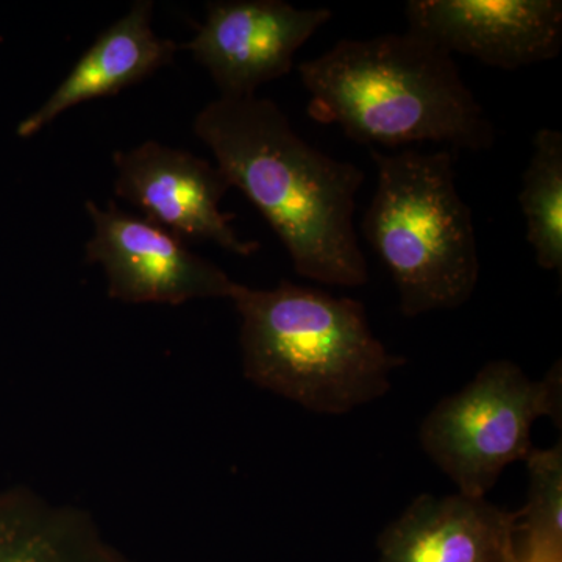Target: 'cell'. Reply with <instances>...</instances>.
<instances>
[{"label": "cell", "mask_w": 562, "mask_h": 562, "mask_svg": "<svg viewBox=\"0 0 562 562\" xmlns=\"http://www.w3.org/2000/svg\"><path fill=\"white\" fill-rule=\"evenodd\" d=\"M231 187L258 210L303 279L364 286L368 261L355 228L364 172L324 154L292 128L271 99L217 98L194 120Z\"/></svg>", "instance_id": "6da1fadb"}, {"label": "cell", "mask_w": 562, "mask_h": 562, "mask_svg": "<svg viewBox=\"0 0 562 562\" xmlns=\"http://www.w3.org/2000/svg\"><path fill=\"white\" fill-rule=\"evenodd\" d=\"M308 114L338 125L355 143L375 149L417 143L454 149L494 146V125L462 79L452 55L416 33L341 40L303 61Z\"/></svg>", "instance_id": "7a4b0ae2"}, {"label": "cell", "mask_w": 562, "mask_h": 562, "mask_svg": "<svg viewBox=\"0 0 562 562\" xmlns=\"http://www.w3.org/2000/svg\"><path fill=\"white\" fill-rule=\"evenodd\" d=\"M243 372L261 390L327 416L384 397L405 358L373 335L361 302L283 280L272 290L239 284Z\"/></svg>", "instance_id": "3957f363"}, {"label": "cell", "mask_w": 562, "mask_h": 562, "mask_svg": "<svg viewBox=\"0 0 562 562\" xmlns=\"http://www.w3.org/2000/svg\"><path fill=\"white\" fill-rule=\"evenodd\" d=\"M371 155L376 190L362 233L394 280L403 316L460 308L479 284L480 255L452 150Z\"/></svg>", "instance_id": "277c9868"}, {"label": "cell", "mask_w": 562, "mask_h": 562, "mask_svg": "<svg viewBox=\"0 0 562 562\" xmlns=\"http://www.w3.org/2000/svg\"><path fill=\"white\" fill-rule=\"evenodd\" d=\"M562 371L558 360L543 380H531L509 360L484 364L457 394L443 397L419 428L424 452L460 494L486 497L503 471L535 449L541 417L561 425Z\"/></svg>", "instance_id": "5b68a950"}, {"label": "cell", "mask_w": 562, "mask_h": 562, "mask_svg": "<svg viewBox=\"0 0 562 562\" xmlns=\"http://www.w3.org/2000/svg\"><path fill=\"white\" fill-rule=\"evenodd\" d=\"M92 236L87 260L101 266L114 301L183 305L199 299H232L236 283L183 239L160 225L117 209L88 201Z\"/></svg>", "instance_id": "8992f818"}, {"label": "cell", "mask_w": 562, "mask_h": 562, "mask_svg": "<svg viewBox=\"0 0 562 562\" xmlns=\"http://www.w3.org/2000/svg\"><path fill=\"white\" fill-rule=\"evenodd\" d=\"M331 16L283 0H220L206 5L205 22L181 49L209 70L220 98H251L291 72L295 54Z\"/></svg>", "instance_id": "52a82bcc"}, {"label": "cell", "mask_w": 562, "mask_h": 562, "mask_svg": "<svg viewBox=\"0 0 562 562\" xmlns=\"http://www.w3.org/2000/svg\"><path fill=\"white\" fill-rule=\"evenodd\" d=\"M114 192L136 206L144 220L187 241H211L222 249L250 257L260 243L239 238L221 201L228 188L217 166L183 149L146 140L113 157Z\"/></svg>", "instance_id": "ba28073f"}, {"label": "cell", "mask_w": 562, "mask_h": 562, "mask_svg": "<svg viewBox=\"0 0 562 562\" xmlns=\"http://www.w3.org/2000/svg\"><path fill=\"white\" fill-rule=\"evenodd\" d=\"M405 14L409 32L491 68L539 65L562 46L560 0H409Z\"/></svg>", "instance_id": "9c48e42d"}, {"label": "cell", "mask_w": 562, "mask_h": 562, "mask_svg": "<svg viewBox=\"0 0 562 562\" xmlns=\"http://www.w3.org/2000/svg\"><path fill=\"white\" fill-rule=\"evenodd\" d=\"M517 520L486 497L422 494L380 535V562H509Z\"/></svg>", "instance_id": "30bf717a"}, {"label": "cell", "mask_w": 562, "mask_h": 562, "mask_svg": "<svg viewBox=\"0 0 562 562\" xmlns=\"http://www.w3.org/2000/svg\"><path fill=\"white\" fill-rule=\"evenodd\" d=\"M151 16L154 2L136 0L81 55L49 99L21 122L18 135L31 138L72 106L120 94L171 65L180 47L155 33Z\"/></svg>", "instance_id": "8fae6325"}, {"label": "cell", "mask_w": 562, "mask_h": 562, "mask_svg": "<svg viewBox=\"0 0 562 562\" xmlns=\"http://www.w3.org/2000/svg\"><path fill=\"white\" fill-rule=\"evenodd\" d=\"M0 562H136L87 509L25 486L0 491Z\"/></svg>", "instance_id": "7c38bea8"}, {"label": "cell", "mask_w": 562, "mask_h": 562, "mask_svg": "<svg viewBox=\"0 0 562 562\" xmlns=\"http://www.w3.org/2000/svg\"><path fill=\"white\" fill-rule=\"evenodd\" d=\"M527 241L543 271H562V133L541 128L519 194Z\"/></svg>", "instance_id": "4fadbf2b"}, {"label": "cell", "mask_w": 562, "mask_h": 562, "mask_svg": "<svg viewBox=\"0 0 562 562\" xmlns=\"http://www.w3.org/2000/svg\"><path fill=\"white\" fill-rule=\"evenodd\" d=\"M528 495L519 512L517 532L520 546L543 552L562 553V446L532 449L525 458Z\"/></svg>", "instance_id": "5bb4252c"}, {"label": "cell", "mask_w": 562, "mask_h": 562, "mask_svg": "<svg viewBox=\"0 0 562 562\" xmlns=\"http://www.w3.org/2000/svg\"><path fill=\"white\" fill-rule=\"evenodd\" d=\"M509 562H562V553L543 552V550L516 546V552Z\"/></svg>", "instance_id": "9a60e30c"}]
</instances>
